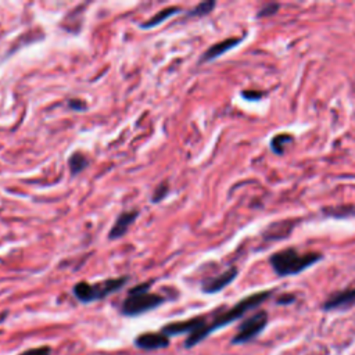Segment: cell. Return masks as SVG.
<instances>
[{"instance_id":"obj_1","label":"cell","mask_w":355,"mask_h":355,"mask_svg":"<svg viewBox=\"0 0 355 355\" xmlns=\"http://www.w3.org/2000/svg\"><path fill=\"white\" fill-rule=\"evenodd\" d=\"M270 294H272L270 290H269V291H258V293H254V294H251V295H248V297L240 300V301H239L236 305H233L230 309H227V311L219 313L211 323H207L202 329H200V330H197L196 333L190 334V336L186 338V341H184V347H186V348H190V347L198 344L200 341H202L207 336H209V334L214 333L215 330L222 329L223 326H226V324H229V323L237 320L239 318L244 316L248 311H251V309H254L255 306L261 305L268 297H270Z\"/></svg>"},{"instance_id":"obj_2","label":"cell","mask_w":355,"mask_h":355,"mask_svg":"<svg viewBox=\"0 0 355 355\" xmlns=\"http://www.w3.org/2000/svg\"><path fill=\"white\" fill-rule=\"evenodd\" d=\"M323 258L320 252H300L295 248H284L269 257V263L280 277L294 276L311 268Z\"/></svg>"},{"instance_id":"obj_3","label":"cell","mask_w":355,"mask_h":355,"mask_svg":"<svg viewBox=\"0 0 355 355\" xmlns=\"http://www.w3.org/2000/svg\"><path fill=\"white\" fill-rule=\"evenodd\" d=\"M151 284L153 282H144L132 287L121 305V313L125 316H139L164 304L165 298L162 295L150 291Z\"/></svg>"},{"instance_id":"obj_4","label":"cell","mask_w":355,"mask_h":355,"mask_svg":"<svg viewBox=\"0 0 355 355\" xmlns=\"http://www.w3.org/2000/svg\"><path fill=\"white\" fill-rule=\"evenodd\" d=\"M128 282L126 276L122 277H111L103 282H97L94 284H90L87 282H79L73 286V295L83 304H89L93 301L103 300L118 290H121Z\"/></svg>"},{"instance_id":"obj_5","label":"cell","mask_w":355,"mask_h":355,"mask_svg":"<svg viewBox=\"0 0 355 355\" xmlns=\"http://www.w3.org/2000/svg\"><path fill=\"white\" fill-rule=\"evenodd\" d=\"M268 323V313L265 311H259L255 315L245 319L237 331V334L233 337V344H243L250 341L251 338L257 337L266 326Z\"/></svg>"},{"instance_id":"obj_6","label":"cell","mask_w":355,"mask_h":355,"mask_svg":"<svg viewBox=\"0 0 355 355\" xmlns=\"http://www.w3.org/2000/svg\"><path fill=\"white\" fill-rule=\"evenodd\" d=\"M207 324L204 318H191L187 320H179V322H172L165 324L161 329V333H164L166 337H173V336H179V334H186L189 333L193 334L197 330L202 329Z\"/></svg>"},{"instance_id":"obj_7","label":"cell","mask_w":355,"mask_h":355,"mask_svg":"<svg viewBox=\"0 0 355 355\" xmlns=\"http://www.w3.org/2000/svg\"><path fill=\"white\" fill-rule=\"evenodd\" d=\"M237 273H239L237 268L232 266L227 270L219 273L218 276H214V277H209V279L204 280L202 284H201V290L207 294H215V293L223 290L226 286H229L236 279Z\"/></svg>"},{"instance_id":"obj_8","label":"cell","mask_w":355,"mask_h":355,"mask_svg":"<svg viewBox=\"0 0 355 355\" xmlns=\"http://www.w3.org/2000/svg\"><path fill=\"white\" fill-rule=\"evenodd\" d=\"M139 216V211L137 209H130V211H123L118 215V218L115 219L112 227L110 229L108 233V239L110 240H116L123 237L129 227L133 225V222L136 220V218Z\"/></svg>"},{"instance_id":"obj_9","label":"cell","mask_w":355,"mask_h":355,"mask_svg":"<svg viewBox=\"0 0 355 355\" xmlns=\"http://www.w3.org/2000/svg\"><path fill=\"white\" fill-rule=\"evenodd\" d=\"M355 305V287L345 288L341 291H337L331 294L326 302L323 304L324 311H333V309H345Z\"/></svg>"},{"instance_id":"obj_10","label":"cell","mask_w":355,"mask_h":355,"mask_svg":"<svg viewBox=\"0 0 355 355\" xmlns=\"http://www.w3.org/2000/svg\"><path fill=\"white\" fill-rule=\"evenodd\" d=\"M135 345L140 349H162L169 345V337L164 333H143L135 338Z\"/></svg>"},{"instance_id":"obj_11","label":"cell","mask_w":355,"mask_h":355,"mask_svg":"<svg viewBox=\"0 0 355 355\" xmlns=\"http://www.w3.org/2000/svg\"><path fill=\"white\" fill-rule=\"evenodd\" d=\"M241 39H243V37H227V39H225V40H220V42H218V43H215V44H212V46H209V47L204 51V54L201 55L200 61H201V62H207V61H212V60L220 57L222 54H225V53H227L229 50H232L233 47H236V46L241 42Z\"/></svg>"},{"instance_id":"obj_12","label":"cell","mask_w":355,"mask_h":355,"mask_svg":"<svg viewBox=\"0 0 355 355\" xmlns=\"http://www.w3.org/2000/svg\"><path fill=\"white\" fill-rule=\"evenodd\" d=\"M294 227V222H275L272 223L263 233V237L266 240H280L290 234L291 229Z\"/></svg>"},{"instance_id":"obj_13","label":"cell","mask_w":355,"mask_h":355,"mask_svg":"<svg viewBox=\"0 0 355 355\" xmlns=\"http://www.w3.org/2000/svg\"><path fill=\"white\" fill-rule=\"evenodd\" d=\"M180 11H182V8H179V7H166V8H162V10H159L155 15H153L150 19H147V21L143 22V24H140V28H141V29H153V28L161 25V24H162L164 21H166L168 18H171V17L179 14Z\"/></svg>"},{"instance_id":"obj_14","label":"cell","mask_w":355,"mask_h":355,"mask_svg":"<svg viewBox=\"0 0 355 355\" xmlns=\"http://www.w3.org/2000/svg\"><path fill=\"white\" fill-rule=\"evenodd\" d=\"M324 215L333 216L337 219L355 216V205L352 204H344V205H336V207H326L322 209Z\"/></svg>"},{"instance_id":"obj_15","label":"cell","mask_w":355,"mask_h":355,"mask_svg":"<svg viewBox=\"0 0 355 355\" xmlns=\"http://www.w3.org/2000/svg\"><path fill=\"white\" fill-rule=\"evenodd\" d=\"M87 165H89V159L82 153H73L68 158V166H69V171L73 176L80 173Z\"/></svg>"},{"instance_id":"obj_16","label":"cell","mask_w":355,"mask_h":355,"mask_svg":"<svg viewBox=\"0 0 355 355\" xmlns=\"http://www.w3.org/2000/svg\"><path fill=\"white\" fill-rule=\"evenodd\" d=\"M293 137L288 133H279L276 136H273V139L270 140V148L273 150V153L276 154H283L284 153V147L288 144V141H291Z\"/></svg>"},{"instance_id":"obj_17","label":"cell","mask_w":355,"mask_h":355,"mask_svg":"<svg viewBox=\"0 0 355 355\" xmlns=\"http://www.w3.org/2000/svg\"><path fill=\"white\" fill-rule=\"evenodd\" d=\"M215 7V1L214 0H208V1H201L200 4H197L196 7H193L187 15L189 17H204L207 14H209Z\"/></svg>"},{"instance_id":"obj_18","label":"cell","mask_w":355,"mask_h":355,"mask_svg":"<svg viewBox=\"0 0 355 355\" xmlns=\"http://www.w3.org/2000/svg\"><path fill=\"white\" fill-rule=\"evenodd\" d=\"M168 193H169L168 183L164 182V183L158 184V186L154 189V193H153V196H151V201H153V202H159V201H162V200L168 196Z\"/></svg>"},{"instance_id":"obj_19","label":"cell","mask_w":355,"mask_h":355,"mask_svg":"<svg viewBox=\"0 0 355 355\" xmlns=\"http://www.w3.org/2000/svg\"><path fill=\"white\" fill-rule=\"evenodd\" d=\"M50 354H51V348L47 347V345H43V347H36V348L26 349V351L21 352L19 355H50Z\"/></svg>"},{"instance_id":"obj_20","label":"cell","mask_w":355,"mask_h":355,"mask_svg":"<svg viewBox=\"0 0 355 355\" xmlns=\"http://www.w3.org/2000/svg\"><path fill=\"white\" fill-rule=\"evenodd\" d=\"M277 10H279V4H276V3L266 4V6H263V7L259 10L258 17L261 18V17H269V15H273V14H276V12H277Z\"/></svg>"},{"instance_id":"obj_21","label":"cell","mask_w":355,"mask_h":355,"mask_svg":"<svg viewBox=\"0 0 355 355\" xmlns=\"http://www.w3.org/2000/svg\"><path fill=\"white\" fill-rule=\"evenodd\" d=\"M68 107L72 108L73 111H83L86 108V104L83 103V100L71 98V100H68Z\"/></svg>"},{"instance_id":"obj_22","label":"cell","mask_w":355,"mask_h":355,"mask_svg":"<svg viewBox=\"0 0 355 355\" xmlns=\"http://www.w3.org/2000/svg\"><path fill=\"white\" fill-rule=\"evenodd\" d=\"M241 96L245 100H259L262 97V93L261 92H255V90H245V92L241 93Z\"/></svg>"},{"instance_id":"obj_23","label":"cell","mask_w":355,"mask_h":355,"mask_svg":"<svg viewBox=\"0 0 355 355\" xmlns=\"http://www.w3.org/2000/svg\"><path fill=\"white\" fill-rule=\"evenodd\" d=\"M294 301V297L293 295H283L277 300L279 304H288V302H293Z\"/></svg>"}]
</instances>
